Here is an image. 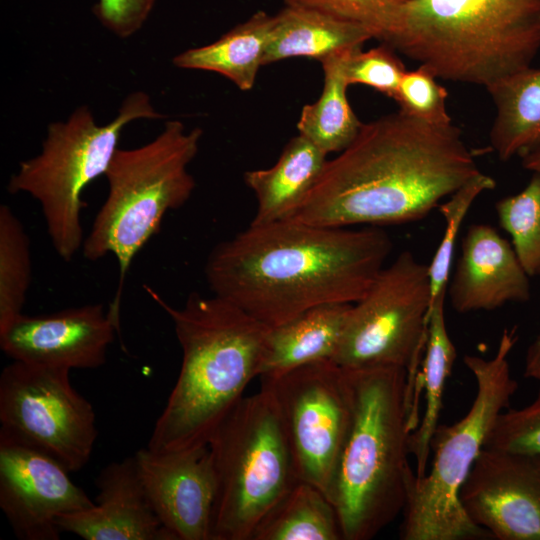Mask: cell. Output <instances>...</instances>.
<instances>
[{
	"label": "cell",
	"instance_id": "cell-1",
	"mask_svg": "<svg viewBox=\"0 0 540 540\" xmlns=\"http://www.w3.org/2000/svg\"><path fill=\"white\" fill-rule=\"evenodd\" d=\"M393 248L378 226L331 227L286 219L247 229L214 247L205 276L214 295L269 328L325 304H354Z\"/></svg>",
	"mask_w": 540,
	"mask_h": 540
},
{
	"label": "cell",
	"instance_id": "cell-2",
	"mask_svg": "<svg viewBox=\"0 0 540 540\" xmlns=\"http://www.w3.org/2000/svg\"><path fill=\"white\" fill-rule=\"evenodd\" d=\"M480 172L456 126L399 110L362 124L291 219L331 227L417 221Z\"/></svg>",
	"mask_w": 540,
	"mask_h": 540
},
{
	"label": "cell",
	"instance_id": "cell-3",
	"mask_svg": "<svg viewBox=\"0 0 540 540\" xmlns=\"http://www.w3.org/2000/svg\"><path fill=\"white\" fill-rule=\"evenodd\" d=\"M145 289L171 318L182 349L177 381L147 448L162 453L207 446L249 382L258 377L270 328L214 294L191 293L175 308L150 287Z\"/></svg>",
	"mask_w": 540,
	"mask_h": 540
},
{
	"label": "cell",
	"instance_id": "cell-4",
	"mask_svg": "<svg viewBox=\"0 0 540 540\" xmlns=\"http://www.w3.org/2000/svg\"><path fill=\"white\" fill-rule=\"evenodd\" d=\"M344 370L351 418L327 497L343 540H370L402 513L415 475L409 439L416 396L404 368Z\"/></svg>",
	"mask_w": 540,
	"mask_h": 540
},
{
	"label": "cell",
	"instance_id": "cell-5",
	"mask_svg": "<svg viewBox=\"0 0 540 540\" xmlns=\"http://www.w3.org/2000/svg\"><path fill=\"white\" fill-rule=\"evenodd\" d=\"M372 33L437 78L486 88L531 66L540 0H406Z\"/></svg>",
	"mask_w": 540,
	"mask_h": 540
},
{
	"label": "cell",
	"instance_id": "cell-6",
	"mask_svg": "<svg viewBox=\"0 0 540 540\" xmlns=\"http://www.w3.org/2000/svg\"><path fill=\"white\" fill-rule=\"evenodd\" d=\"M201 137L200 128L187 132L182 122L168 121L151 142L118 148L104 175L108 194L82 251L90 261L107 254L117 259L120 278L109 308L117 319L133 259L159 232L165 214L182 207L194 191L196 183L187 167L198 153Z\"/></svg>",
	"mask_w": 540,
	"mask_h": 540
},
{
	"label": "cell",
	"instance_id": "cell-7",
	"mask_svg": "<svg viewBox=\"0 0 540 540\" xmlns=\"http://www.w3.org/2000/svg\"><path fill=\"white\" fill-rule=\"evenodd\" d=\"M516 328L505 329L490 359L466 355L464 363L476 381V395L466 415L439 424L431 441V468L413 476L402 511V540L492 539L466 515L460 491L503 409L508 408L517 381L508 356L517 341Z\"/></svg>",
	"mask_w": 540,
	"mask_h": 540
},
{
	"label": "cell",
	"instance_id": "cell-8",
	"mask_svg": "<svg viewBox=\"0 0 540 540\" xmlns=\"http://www.w3.org/2000/svg\"><path fill=\"white\" fill-rule=\"evenodd\" d=\"M216 481L211 540H252L265 516L299 480L280 409L262 381L207 444Z\"/></svg>",
	"mask_w": 540,
	"mask_h": 540
},
{
	"label": "cell",
	"instance_id": "cell-9",
	"mask_svg": "<svg viewBox=\"0 0 540 540\" xmlns=\"http://www.w3.org/2000/svg\"><path fill=\"white\" fill-rule=\"evenodd\" d=\"M147 93H130L117 116L98 125L89 107L80 106L66 121L49 124L41 152L22 161L7 186L11 194L27 193L40 204L57 255L70 262L82 248V192L105 175L118 150L123 128L137 119H161Z\"/></svg>",
	"mask_w": 540,
	"mask_h": 540
},
{
	"label": "cell",
	"instance_id": "cell-10",
	"mask_svg": "<svg viewBox=\"0 0 540 540\" xmlns=\"http://www.w3.org/2000/svg\"><path fill=\"white\" fill-rule=\"evenodd\" d=\"M430 304L428 265L403 251L352 305L332 361L345 369L401 367L416 389Z\"/></svg>",
	"mask_w": 540,
	"mask_h": 540
},
{
	"label": "cell",
	"instance_id": "cell-11",
	"mask_svg": "<svg viewBox=\"0 0 540 540\" xmlns=\"http://www.w3.org/2000/svg\"><path fill=\"white\" fill-rule=\"evenodd\" d=\"M70 370L13 361L0 375V433L59 461L70 473L90 460L98 436L92 404Z\"/></svg>",
	"mask_w": 540,
	"mask_h": 540
},
{
	"label": "cell",
	"instance_id": "cell-12",
	"mask_svg": "<svg viewBox=\"0 0 540 540\" xmlns=\"http://www.w3.org/2000/svg\"><path fill=\"white\" fill-rule=\"evenodd\" d=\"M261 381L275 395L298 479L327 496L351 418L344 368L324 360Z\"/></svg>",
	"mask_w": 540,
	"mask_h": 540
},
{
	"label": "cell",
	"instance_id": "cell-13",
	"mask_svg": "<svg viewBox=\"0 0 540 540\" xmlns=\"http://www.w3.org/2000/svg\"><path fill=\"white\" fill-rule=\"evenodd\" d=\"M50 455L0 433V508L22 540H58L57 518L95 503Z\"/></svg>",
	"mask_w": 540,
	"mask_h": 540
},
{
	"label": "cell",
	"instance_id": "cell-14",
	"mask_svg": "<svg viewBox=\"0 0 540 540\" xmlns=\"http://www.w3.org/2000/svg\"><path fill=\"white\" fill-rule=\"evenodd\" d=\"M469 519L498 540H540V456L484 447L461 491Z\"/></svg>",
	"mask_w": 540,
	"mask_h": 540
},
{
	"label": "cell",
	"instance_id": "cell-15",
	"mask_svg": "<svg viewBox=\"0 0 540 540\" xmlns=\"http://www.w3.org/2000/svg\"><path fill=\"white\" fill-rule=\"evenodd\" d=\"M118 330L119 321L102 304L37 316L22 313L0 331V347L13 361L96 369L106 362Z\"/></svg>",
	"mask_w": 540,
	"mask_h": 540
},
{
	"label": "cell",
	"instance_id": "cell-16",
	"mask_svg": "<svg viewBox=\"0 0 540 540\" xmlns=\"http://www.w3.org/2000/svg\"><path fill=\"white\" fill-rule=\"evenodd\" d=\"M148 500L174 540H211L216 481L208 446L135 454Z\"/></svg>",
	"mask_w": 540,
	"mask_h": 540
},
{
	"label": "cell",
	"instance_id": "cell-17",
	"mask_svg": "<svg viewBox=\"0 0 540 540\" xmlns=\"http://www.w3.org/2000/svg\"><path fill=\"white\" fill-rule=\"evenodd\" d=\"M96 486L92 507L58 516L61 532L85 540H174L148 500L135 455L106 465Z\"/></svg>",
	"mask_w": 540,
	"mask_h": 540
},
{
	"label": "cell",
	"instance_id": "cell-18",
	"mask_svg": "<svg viewBox=\"0 0 540 540\" xmlns=\"http://www.w3.org/2000/svg\"><path fill=\"white\" fill-rule=\"evenodd\" d=\"M529 275L512 244L487 224L471 225L461 244L449 296L458 313L491 311L531 296Z\"/></svg>",
	"mask_w": 540,
	"mask_h": 540
},
{
	"label": "cell",
	"instance_id": "cell-19",
	"mask_svg": "<svg viewBox=\"0 0 540 540\" xmlns=\"http://www.w3.org/2000/svg\"><path fill=\"white\" fill-rule=\"evenodd\" d=\"M353 304H325L268 330L258 377H278L300 366L332 360Z\"/></svg>",
	"mask_w": 540,
	"mask_h": 540
},
{
	"label": "cell",
	"instance_id": "cell-20",
	"mask_svg": "<svg viewBox=\"0 0 540 540\" xmlns=\"http://www.w3.org/2000/svg\"><path fill=\"white\" fill-rule=\"evenodd\" d=\"M327 154L302 135L292 138L268 169L246 171L244 183L257 201L252 225L291 219L319 179Z\"/></svg>",
	"mask_w": 540,
	"mask_h": 540
},
{
	"label": "cell",
	"instance_id": "cell-21",
	"mask_svg": "<svg viewBox=\"0 0 540 540\" xmlns=\"http://www.w3.org/2000/svg\"><path fill=\"white\" fill-rule=\"evenodd\" d=\"M371 38V30L363 24L285 6L274 16L263 65L298 56L321 62L334 54L362 48Z\"/></svg>",
	"mask_w": 540,
	"mask_h": 540
},
{
	"label": "cell",
	"instance_id": "cell-22",
	"mask_svg": "<svg viewBox=\"0 0 540 540\" xmlns=\"http://www.w3.org/2000/svg\"><path fill=\"white\" fill-rule=\"evenodd\" d=\"M496 106L490 131L502 161L540 147V69L531 66L486 87Z\"/></svg>",
	"mask_w": 540,
	"mask_h": 540
},
{
	"label": "cell",
	"instance_id": "cell-23",
	"mask_svg": "<svg viewBox=\"0 0 540 540\" xmlns=\"http://www.w3.org/2000/svg\"><path fill=\"white\" fill-rule=\"evenodd\" d=\"M274 16L258 11L218 40L176 55L172 62L182 69L218 73L242 91L251 90L270 38Z\"/></svg>",
	"mask_w": 540,
	"mask_h": 540
},
{
	"label": "cell",
	"instance_id": "cell-24",
	"mask_svg": "<svg viewBox=\"0 0 540 540\" xmlns=\"http://www.w3.org/2000/svg\"><path fill=\"white\" fill-rule=\"evenodd\" d=\"M445 297H439L430 306L422 372L420 380L417 379L425 392V410L421 422L414 428L409 439V450L415 458L414 471L417 477L427 472L431 441L440 424L444 389L457 357L456 348L446 328Z\"/></svg>",
	"mask_w": 540,
	"mask_h": 540
},
{
	"label": "cell",
	"instance_id": "cell-25",
	"mask_svg": "<svg viewBox=\"0 0 540 540\" xmlns=\"http://www.w3.org/2000/svg\"><path fill=\"white\" fill-rule=\"evenodd\" d=\"M252 540H343V534L326 494L298 480L260 522Z\"/></svg>",
	"mask_w": 540,
	"mask_h": 540
},
{
	"label": "cell",
	"instance_id": "cell-26",
	"mask_svg": "<svg viewBox=\"0 0 540 540\" xmlns=\"http://www.w3.org/2000/svg\"><path fill=\"white\" fill-rule=\"evenodd\" d=\"M352 50L334 54L321 61L324 72L322 93L316 102L302 108L297 122L299 134L327 155L344 150L355 139L363 124L346 96L349 85L345 80L343 66L346 55Z\"/></svg>",
	"mask_w": 540,
	"mask_h": 540
},
{
	"label": "cell",
	"instance_id": "cell-27",
	"mask_svg": "<svg viewBox=\"0 0 540 540\" xmlns=\"http://www.w3.org/2000/svg\"><path fill=\"white\" fill-rule=\"evenodd\" d=\"M31 247L24 225L0 206V331L22 314L31 282Z\"/></svg>",
	"mask_w": 540,
	"mask_h": 540
},
{
	"label": "cell",
	"instance_id": "cell-28",
	"mask_svg": "<svg viewBox=\"0 0 540 540\" xmlns=\"http://www.w3.org/2000/svg\"><path fill=\"white\" fill-rule=\"evenodd\" d=\"M495 209L527 274L540 275V173L533 172L522 191L500 199Z\"/></svg>",
	"mask_w": 540,
	"mask_h": 540
},
{
	"label": "cell",
	"instance_id": "cell-29",
	"mask_svg": "<svg viewBox=\"0 0 540 540\" xmlns=\"http://www.w3.org/2000/svg\"><path fill=\"white\" fill-rule=\"evenodd\" d=\"M495 187V180L480 172L451 194L446 202L439 204L438 209L445 220V230L428 266L431 304L439 297L446 296L456 238L468 210L482 192Z\"/></svg>",
	"mask_w": 540,
	"mask_h": 540
},
{
	"label": "cell",
	"instance_id": "cell-30",
	"mask_svg": "<svg viewBox=\"0 0 540 540\" xmlns=\"http://www.w3.org/2000/svg\"><path fill=\"white\" fill-rule=\"evenodd\" d=\"M436 78L424 65L415 70H407L393 97L400 111L430 124H451L446 106L448 93Z\"/></svg>",
	"mask_w": 540,
	"mask_h": 540
},
{
	"label": "cell",
	"instance_id": "cell-31",
	"mask_svg": "<svg viewBox=\"0 0 540 540\" xmlns=\"http://www.w3.org/2000/svg\"><path fill=\"white\" fill-rule=\"evenodd\" d=\"M343 70L348 85H366L390 98L407 71L395 50L385 43L367 51L361 48L350 51Z\"/></svg>",
	"mask_w": 540,
	"mask_h": 540
},
{
	"label": "cell",
	"instance_id": "cell-32",
	"mask_svg": "<svg viewBox=\"0 0 540 540\" xmlns=\"http://www.w3.org/2000/svg\"><path fill=\"white\" fill-rule=\"evenodd\" d=\"M485 447L540 456V389L529 405L499 414Z\"/></svg>",
	"mask_w": 540,
	"mask_h": 540
},
{
	"label": "cell",
	"instance_id": "cell-33",
	"mask_svg": "<svg viewBox=\"0 0 540 540\" xmlns=\"http://www.w3.org/2000/svg\"><path fill=\"white\" fill-rule=\"evenodd\" d=\"M286 6L316 11L340 20L367 26L376 23L392 8L406 0H284ZM373 34V33H372Z\"/></svg>",
	"mask_w": 540,
	"mask_h": 540
},
{
	"label": "cell",
	"instance_id": "cell-34",
	"mask_svg": "<svg viewBox=\"0 0 540 540\" xmlns=\"http://www.w3.org/2000/svg\"><path fill=\"white\" fill-rule=\"evenodd\" d=\"M155 3L156 0H98L93 13L104 28L126 39L142 28Z\"/></svg>",
	"mask_w": 540,
	"mask_h": 540
},
{
	"label": "cell",
	"instance_id": "cell-35",
	"mask_svg": "<svg viewBox=\"0 0 540 540\" xmlns=\"http://www.w3.org/2000/svg\"><path fill=\"white\" fill-rule=\"evenodd\" d=\"M524 377L540 381V332L527 349Z\"/></svg>",
	"mask_w": 540,
	"mask_h": 540
},
{
	"label": "cell",
	"instance_id": "cell-36",
	"mask_svg": "<svg viewBox=\"0 0 540 540\" xmlns=\"http://www.w3.org/2000/svg\"><path fill=\"white\" fill-rule=\"evenodd\" d=\"M522 165L527 170L540 173V147L523 156Z\"/></svg>",
	"mask_w": 540,
	"mask_h": 540
}]
</instances>
